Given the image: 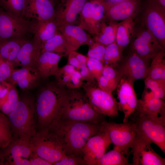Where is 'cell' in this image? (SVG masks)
<instances>
[{"mask_svg": "<svg viewBox=\"0 0 165 165\" xmlns=\"http://www.w3.org/2000/svg\"><path fill=\"white\" fill-rule=\"evenodd\" d=\"M141 0H124L112 2L103 0L105 20L121 21L130 17H136L140 9Z\"/></svg>", "mask_w": 165, "mask_h": 165, "instance_id": "cell-15", "label": "cell"}, {"mask_svg": "<svg viewBox=\"0 0 165 165\" xmlns=\"http://www.w3.org/2000/svg\"><path fill=\"white\" fill-rule=\"evenodd\" d=\"M101 123L57 118L47 127L56 136L66 155L82 158V149L88 139L103 131Z\"/></svg>", "mask_w": 165, "mask_h": 165, "instance_id": "cell-1", "label": "cell"}, {"mask_svg": "<svg viewBox=\"0 0 165 165\" xmlns=\"http://www.w3.org/2000/svg\"><path fill=\"white\" fill-rule=\"evenodd\" d=\"M59 31L64 37L69 53L76 51L80 46H89L94 40L86 31L77 25H67L59 27Z\"/></svg>", "mask_w": 165, "mask_h": 165, "instance_id": "cell-20", "label": "cell"}, {"mask_svg": "<svg viewBox=\"0 0 165 165\" xmlns=\"http://www.w3.org/2000/svg\"><path fill=\"white\" fill-rule=\"evenodd\" d=\"M90 1L93 20L98 33L102 24L105 20L103 0Z\"/></svg>", "mask_w": 165, "mask_h": 165, "instance_id": "cell-37", "label": "cell"}, {"mask_svg": "<svg viewBox=\"0 0 165 165\" xmlns=\"http://www.w3.org/2000/svg\"><path fill=\"white\" fill-rule=\"evenodd\" d=\"M13 140L11 126L8 117L0 111V150L7 147Z\"/></svg>", "mask_w": 165, "mask_h": 165, "instance_id": "cell-34", "label": "cell"}, {"mask_svg": "<svg viewBox=\"0 0 165 165\" xmlns=\"http://www.w3.org/2000/svg\"><path fill=\"white\" fill-rule=\"evenodd\" d=\"M76 58L82 65H86L88 57L79 53L75 51H72Z\"/></svg>", "mask_w": 165, "mask_h": 165, "instance_id": "cell-51", "label": "cell"}, {"mask_svg": "<svg viewBox=\"0 0 165 165\" xmlns=\"http://www.w3.org/2000/svg\"><path fill=\"white\" fill-rule=\"evenodd\" d=\"M30 142L33 152L52 165L66 155L56 136L47 127L37 131Z\"/></svg>", "mask_w": 165, "mask_h": 165, "instance_id": "cell-6", "label": "cell"}, {"mask_svg": "<svg viewBox=\"0 0 165 165\" xmlns=\"http://www.w3.org/2000/svg\"><path fill=\"white\" fill-rule=\"evenodd\" d=\"M64 87L50 82L39 90L35 102L38 130L46 128L58 116L68 91Z\"/></svg>", "mask_w": 165, "mask_h": 165, "instance_id": "cell-2", "label": "cell"}, {"mask_svg": "<svg viewBox=\"0 0 165 165\" xmlns=\"http://www.w3.org/2000/svg\"><path fill=\"white\" fill-rule=\"evenodd\" d=\"M146 89H149L153 93L165 88V80L154 79L146 77L144 79Z\"/></svg>", "mask_w": 165, "mask_h": 165, "instance_id": "cell-45", "label": "cell"}, {"mask_svg": "<svg viewBox=\"0 0 165 165\" xmlns=\"http://www.w3.org/2000/svg\"><path fill=\"white\" fill-rule=\"evenodd\" d=\"M137 16L165 49V8L148 0L142 1Z\"/></svg>", "mask_w": 165, "mask_h": 165, "instance_id": "cell-5", "label": "cell"}, {"mask_svg": "<svg viewBox=\"0 0 165 165\" xmlns=\"http://www.w3.org/2000/svg\"><path fill=\"white\" fill-rule=\"evenodd\" d=\"M129 46L130 51L151 59L161 50H165L137 16Z\"/></svg>", "mask_w": 165, "mask_h": 165, "instance_id": "cell-7", "label": "cell"}, {"mask_svg": "<svg viewBox=\"0 0 165 165\" xmlns=\"http://www.w3.org/2000/svg\"><path fill=\"white\" fill-rule=\"evenodd\" d=\"M7 116L10 123L13 139L30 141L36 133L35 102L31 96L19 97L15 108Z\"/></svg>", "mask_w": 165, "mask_h": 165, "instance_id": "cell-3", "label": "cell"}, {"mask_svg": "<svg viewBox=\"0 0 165 165\" xmlns=\"http://www.w3.org/2000/svg\"><path fill=\"white\" fill-rule=\"evenodd\" d=\"M108 1L112 2H117L124 0H107Z\"/></svg>", "mask_w": 165, "mask_h": 165, "instance_id": "cell-53", "label": "cell"}, {"mask_svg": "<svg viewBox=\"0 0 165 165\" xmlns=\"http://www.w3.org/2000/svg\"><path fill=\"white\" fill-rule=\"evenodd\" d=\"M54 165H87L83 158L74 155H65L58 161L53 163Z\"/></svg>", "mask_w": 165, "mask_h": 165, "instance_id": "cell-44", "label": "cell"}, {"mask_svg": "<svg viewBox=\"0 0 165 165\" xmlns=\"http://www.w3.org/2000/svg\"><path fill=\"white\" fill-rule=\"evenodd\" d=\"M19 97L15 85L11 84L7 95L0 99V111L6 115H8L15 108Z\"/></svg>", "mask_w": 165, "mask_h": 165, "instance_id": "cell-35", "label": "cell"}, {"mask_svg": "<svg viewBox=\"0 0 165 165\" xmlns=\"http://www.w3.org/2000/svg\"><path fill=\"white\" fill-rule=\"evenodd\" d=\"M14 68L12 64L0 56V81H7Z\"/></svg>", "mask_w": 165, "mask_h": 165, "instance_id": "cell-43", "label": "cell"}, {"mask_svg": "<svg viewBox=\"0 0 165 165\" xmlns=\"http://www.w3.org/2000/svg\"><path fill=\"white\" fill-rule=\"evenodd\" d=\"M89 0H66L63 4H59L56 9L55 19L58 27L79 23V14Z\"/></svg>", "mask_w": 165, "mask_h": 165, "instance_id": "cell-19", "label": "cell"}, {"mask_svg": "<svg viewBox=\"0 0 165 165\" xmlns=\"http://www.w3.org/2000/svg\"><path fill=\"white\" fill-rule=\"evenodd\" d=\"M136 17H129L118 23L116 42L123 51L130 43L134 31Z\"/></svg>", "mask_w": 165, "mask_h": 165, "instance_id": "cell-27", "label": "cell"}, {"mask_svg": "<svg viewBox=\"0 0 165 165\" xmlns=\"http://www.w3.org/2000/svg\"><path fill=\"white\" fill-rule=\"evenodd\" d=\"M54 53L63 57L69 53L66 42L62 34L58 31L53 37L41 44V51Z\"/></svg>", "mask_w": 165, "mask_h": 165, "instance_id": "cell-29", "label": "cell"}, {"mask_svg": "<svg viewBox=\"0 0 165 165\" xmlns=\"http://www.w3.org/2000/svg\"><path fill=\"white\" fill-rule=\"evenodd\" d=\"M138 115L160 116L165 114L164 101L155 97L151 91H145L141 98L138 100L135 111Z\"/></svg>", "mask_w": 165, "mask_h": 165, "instance_id": "cell-22", "label": "cell"}, {"mask_svg": "<svg viewBox=\"0 0 165 165\" xmlns=\"http://www.w3.org/2000/svg\"><path fill=\"white\" fill-rule=\"evenodd\" d=\"M111 143L107 132L102 131L90 138L82 150V158L88 165H95Z\"/></svg>", "mask_w": 165, "mask_h": 165, "instance_id": "cell-17", "label": "cell"}, {"mask_svg": "<svg viewBox=\"0 0 165 165\" xmlns=\"http://www.w3.org/2000/svg\"><path fill=\"white\" fill-rule=\"evenodd\" d=\"M63 56L48 51H41L37 60L36 68L42 78L55 75L59 68L58 64Z\"/></svg>", "mask_w": 165, "mask_h": 165, "instance_id": "cell-23", "label": "cell"}, {"mask_svg": "<svg viewBox=\"0 0 165 165\" xmlns=\"http://www.w3.org/2000/svg\"><path fill=\"white\" fill-rule=\"evenodd\" d=\"M152 143L147 138L137 132L131 148L133 155L132 165H165V159L153 150L151 146Z\"/></svg>", "mask_w": 165, "mask_h": 165, "instance_id": "cell-13", "label": "cell"}, {"mask_svg": "<svg viewBox=\"0 0 165 165\" xmlns=\"http://www.w3.org/2000/svg\"><path fill=\"white\" fill-rule=\"evenodd\" d=\"M60 3L61 4H64L66 0H60Z\"/></svg>", "mask_w": 165, "mask_h": 165, "instance_id": "cell-54", "label": "cell"}, {"mask_svg": "<svg viewBox=\"0 0 165 165\" xmlns=\"http://www.w3.org/2000/svg\"><path fill=\"white\" fill-rule=\"evenodd\" d=\"M41 42L34 37L31 41L24 43L19 50L13 63L16 67L36 68V63L41 51Z\"/></svg>", "mask_w": 165, "mask_h": 165, "instance_id": "cell-21", "label": "cell"}, {"mask_svg": "<svg viewBox=\"0 0 165 165\" xmlns=\"http://www.w3.org/2000/svg\"><path fill=\"white\" fill-rule=\"evenodd\" d=\"M123 57V51L116 41L106 46L104 58V65H107L116 68Z\"/></svg>", "mask_w": 165, "mask_h": 165, "instance_id": "cell-33", "label": "cell"}, {"mask_svg": "<svg viewBox=\"0 0 165 165\" xmlns=\"http://www.w3.org/2000/svg\"><path fill=\"white\" fill-rule=\"evenodd\" d=\"M101 124L103 131L108 134L114 148L128 156L129 149L132 147L137 134L135 123L127 121L119 123L104 120Z\"/></svg>", "mask_w": 165, "mask_h": 165, "instance_id": "cell-8", "label": "cell"}, {"mask_svg": "<svg viewBox=\"0 0 165 165\" xmlns=\"http://www.w3.org/2000/svg\"><path fill=\"white\" fill-rule=\"evenodd\" d=\"M119 150L114 148L105 153L96 163L95 165H127L128 158Z\"/></svg>", "mask_w": 165, "mask_h": 165, "instance_id": "cell-32", "label": "cell"}, {"mask_svg": "<svg viewBox=\"0 0 165 165\" xmlns=\"http://www.w3.org/2000/svg\"><path fill=\"white\" fill-rule=\"evenodd\" d=\"M88 46L87 57L96 59L103 63L106 46L95 41Z\"/></svg>", "mask_w": 165, "mask_h": 165, "instance_id": "cell-41", "label": "cell"}, {"mask_svg": "<svg viewBox=\"0 0 165 165\" xmlns=\"http://www.w3.org/2000/svg\"><path fill=\"white\" fill-rule=\"evenodd\" d=\"M121 78L116 68L105 65L101 75L97 81L99 88L112 93L116 89Z\"/></svg>", "mask_w": 165, "mask_h": 165, "instance_id": "cell-24", "label": "cell"}, {"mask_svg": "<svg viewBox=\"0 0 165 165\" xmlns=\"http://www.w3.org/2000/svg\"><path fill=\"white\" fill-rule=\"evenodd\" d=\"M133 84L127 78L122 77L116 89L119 110L124 114L123 123L128 121L129 117L135 111L137 106L138 100Z\"/></svg>", "mask_w": 165, "mask_h": 165, "instance_id": "cell-16", "label": "cell"}, {"mask_svg": "<svg viewBox=\"0 0 165 165\" xmlns=\"http://www.w3.org/2000/svg\"><path fill=\"white\" fill-rule=\"evenodd\" d=\"M151 61V59L129 51L115 68L122 77L126 78L134 83L146 77Z\"/></svg>", "mask_w": 165, "mask_h": 165, "instance_id": "cell-11", "label": "cell"}, {"mask_svg": "<svg viewBox=\"0 0 165 165\" xmlns=\"http://www.w3.org/2000/svg\"><path fill=\"white\" fill-rule=\"evenodd\" d=\"M33 22L13 15L0 9V43L31 32Z\"/></svg>", "mask_w": 165, "mask_h": 165, "instance_id": "cell-14", "label": "cell"}, {"mask_svg": "<svg viewBox=\"0 0 165 165\" xmlns=\"http://www.w3.org/2000/svg\"><path fill=\"white\" fill-rule=\"evenodd\" d=\"M157 3L161 6L165 8V0H148Z\"/></svg>", "mask_w": 165, "mask_h": 165, "instance_id": "cell-52", "label": "cell"}, {"mask_svg": "<svg viewBox=\"0 0 165 165\" xmlns=\"http://www.w3.org/2000/svg\"><path fill=\"white\" fill-rule=\"evenodd\" d=\"M51 2L54 4H55L56 2V0H49Z\"/></svg>", "mask_w": 165, "mask_h": 165, "instance_id": "cell-55", "label": "cell"}, {"mask_svg": "<svg viewBox=\"0 0 165 165\" xmlns=\"http://www.w3.org/2000/svg\"><path fill=\"white\" fill-rule=\"evenodd\" d=\"M11 84L7 81H0V99L7 94Z\"/></svg>", "mask_w": 165, "mask_h": 165, "instance_id": "cell-50", "label": "cell"}, {"mask_svg": "<svg viewBox=\"0 0 165 165\" xmlns=\"http://www.w3.org/2000/svg\"><path fill=\"white\" fill-rule=\"evenodd\" d=\"M59 31L58 26L55 18L43 22H33L31 32L34 37L43 43L54 36Z\"/></svg>", "mask_w": 165, "mask_h": 165, "instance_id": "cell-26", "label": "cell"}, {"mask_svg": "<svg viewBox=\"0 0 165 165\" xmlns=\"http://www.w3.org/2000/svg\"><path fill=\"white\" fill-rule=\"evenodd\" d=\"M137 132L157 145L165 153V114L138 115L135 120Z\"/></svg>", "mask_w": 165, "mask_h": 165, "instance_id": "cell-9", "label": "cell"}, {"mask_svg": "<svg viewBox=\"0 0 165 165\" xmlns=\"http://www.w3.org/2000/svg\"><path fill=\"white\" fill-rule=\"evenodd\" d=\"M68 64L73 67L76 70H78L81 64L78 59L74 54L72 51L70 52L68 55Z\"/></svg>", "mask_w": 165, "mask_h": 165, "instance_id": "cell-49", "label": "cell"}, {"mask_svg": "<svg viewBox=\"0 0 165 165\" xmlns=\"http://www.w3.org/2000/svg\"><path fill=\"white\" fill-rule=\"evenodd\" d=\"M82 87L95 110L98 113L111 117L119 114L118 102L112 93L104 90L94 84L83 83Z\"/></svg>", "mask_w": 165, "mask_h": 165, "instance_id": "cell-10", "label": "cell"}, {"mask_svg": "<svg viewBox=\"0 0 165 165\" xmlns=\"http://www.w3.org/2000/svg\"><path fill=\"white\" fill-rule=\"evenodd\" d=\"M41 79L38 72H37L19 81L16 85L23 90H29L36 87Z\"/></svg>", "mask_w": 165, "mask_h": 165, "instance_id": "cell-40", "label": "cell"}, {"mask_svg": "<svg viewBox=\"0 0 165 165\" xmlns=\"http://www.w3.org/2000/svg\"><path fill=\"white\" fill-rule=\"evenodd\" d=\"M78 25L94 36L98 34L93 17L90 0L86 3L80 13Z\"/></svg>", "mask_w": 165, "mask_h": 165, "instance_id": "cell-30", "label": "cell"}, {"mask_svg": "<svg viewBox=\"0 0 165 165\" xmlns=\"http://www.w3.org/2000/svg\"><path fill=\"white\" fill-rule=\"evenodd\" d=\"M165 50H163L151 59L146 77L165 80Z\"/></svg>", "mask_w": 165, "mask_h": 165, "instance_id": "cell-31", "label": "cell"}, {"mask_svg": "<svg viewBox=\"0 0 165 165\" xmlns=\"http://www.w3.org/2000/svg\"><path fill=\"white\" fill-rule=\"evenodd\" d=\"M86 65L97 80L101 75L104 66L103 63L96 59L88 57Z\"/></svg>", "mask_w": 165, "mask_h": 165, "instance_id": "cell-42", "label": "cell"}, {"mask_svg": "<svg viewBox=\"0 0 165 165\" xmlns=\"http://www.w3.org/2000/svg\"><path fill=\"white\" fill-rule=\"evenodd\" d=\"M79 72L83 81L86 82L95 84V79L91 74L86 65H82L77 70Z\"/></svg>", "mask_w": 165, "mask_h": 165, "instance_id": "cell-47", "label": "cell"}, {"mask_svg": "<svg viewBox=\"0 0 165 165\" xmlns=\"http://www.w3.org/2000/svg\"><path fill=\"white\" fill-rule=\"evenodd\" d=\"M33 153L30 140L13 138L7 147L0 150L2 165H30Z\"/></svg>", "mask_w": 165, "mask_h": 165, "instance_id": "cell-12", "label": "cell"}, {"mask_svg": "<svg viewBox=\"0 0 165 165\" xmlns=\"http://www.w3.org/2000/svg\"><path fill=\"white\" fill-rule=\"evenodd\" d=\"M0 165H2V161L0 156Z\"/></svg>", "mask_w": 165, "mask_h": 165, "instance_id": "cell-56", "label": "cell"}, {"mask_svg": "<svg viewBox=\"0 0 165 165\" xmlns=\"http://www.w3.org/2000/svg\"><path fill=\"white\" fill-rule=\"evenodd\" d=\"M75 70L73 67L68 64L61 68H59L55 75L56 82L60 85L65 86L71 75Z\"/></svg>", "mask_w": 165, "mask_h": 165, "instance_id": "cell-39", "label": "cell"}, {"mask_svg": "<svg viewBox=\"0 0 165 165\" xmlns=\"http://www.w3.org/2000/svg\"><path fill=\"white\" fill-rule=\"evenodd\" d=\"M119 22L105 20L102 24L98 34L94 36V41L106 46L116 41Z\"/></svg>", "mask_w": 165, "mask_h": 165, "instance_id": "cell-28", "label": "cell"}, {"mask_svg": "<svg viewBox=\"0 0 165 165\" xmlns=\"http://www.w3.org/2000/svg\"><path fill=\"white\" fill-rule=\"evenodd\" d=\"M104 116L95 110L84 92L74 89L68 90L57 118L98 124Z\"/></svg>", "mask_w": 165, "mask_h": 165, "instance_id": "cell-4", "label": "cell"}, {"mask_svg": "<svg viewBox=\"0 0 165 165\" xmlns=\"http://www.w3.org/2000/svg\"><path fill=\"white\" fill-rule=\"evenodd\" d=\"M55 4L49 0H25L23 17L43 22L55 18Z\"/></svg>", "mask_w": 165, "mask_h": 165, "instance_id": "cell-18", "label": "cell"}, {"mask_svg": "<svg viewBox=\"0 0 165 165\" xmlns=\"http://www.w3.org/2000/svg\"><path fill=\"white\" fill-rule=\"evenodd\" d=\"M37 72L36 68L26 67H22L19 69L14 68L7 82L12 85H16L19 81Z\"/></svg>", "mask_w": 165, "mask_h": 165, "instance_id": "cell-38", "label": "cell"}, {"mask_svg": "<svg viewBox=\"0 0 165 165\" xmlns=\"http://www.w3.org/2000/svg\"><path fill=\"white\" fill-rule=\"evenodd\" d=\"M25 0H0V7L10 14L24 18Z\"/></svg>", "mask_w": 165, "mask_h": 165, "instance_id": "cell-36", "label": "cell"}, {"mask_svg": "<svg viewBox=\"0 0 165 165\" xmlns=\"http://www.w3.org/2000/svg\"><path fill=\"white\" fill-rule=\"evenodd\" d=\"M28 41L25 36H21L11 38L0 43V56L13 65L21 47Z\"/></svg>", "mask_w": 165, "mask_h": 165, "instance_id": "cell-25", "label": "cell"}, {"mask_svg": "<svg viewBox=\"0 0 165 165\" xmlns=\"http://www.w3.org/2000/svg\"><path fill=\"white\" fill-rule=\"evenodd\" d=\"M83 83V81L79 72L75 70L71 75L65 86L70 90L76 89L82 87Z\"/></svg>", "mask_w": 165, "mask_h": 165, "instance_id": "cell-46", "label": "cell"}, {"mask_svg": "<svg viewBox=\"0 0 165 165\" xmlns=\"http://www.w3.org/2000/svg\"><path fill=\"white\" fill-rule=\"evenodd\" d=\"M30 165H52L47 161L33 153L30 159Z\"/></svg>", "mask_w": 165, "mask_h": 165, "instance_id": "cell-48", "label": "cell"}]
</instances>
